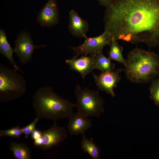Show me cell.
Wrapping results in <instances>:
<instances>
[{
    "label": "cell",
    "mask_w": 159,
    "mask_h": 159,
    "mask_svg": "<svg viewBox=\"0 0 159 159\" xmlns=\"http://www.w3.org/2000/svg\"><path fill=\"white\" fill-rule=\"evenodd\" d=\"M106 8L105 30L111 38L159 46V0H114Z\"/></svg>",
    "instance_id": "cell-1"
},
{
    "label": "cell",
    "mask_w": 159,
    "mask_h": 159,
    "mask_svg": "<svg viewBox=\"0 0 159 159\" xmlns=\"http://www.w3.org/2000/svg\"><path fill=\"white\" fill-rule=\"evenodd\" d=\"M124 70L132 82L148 83L159 75V56L155 53L136 47L128 54Z\"/></svg>",
    "instance_id": "cell-2"
},
{
    "label": "cell",
    "mask_w": 159,
    "mask_h": 159,
    "mask_svg": "<svg viewBox=\"0 0 159 159\" xmlns=\"http://www.w3.org/2000/svg\"><path fill=\"white\" fill-rule=\"evenodd\" d=\"M32 107L39 119H47L56 122L68 118L74 112L75 104L57 95L53 87H42L33 97Z\"/></svg>",
    "instance_id": "cell-3"
},
{
    "label": "cell",
    "mask_w": 159,
    "mask_h": 159,
    "mask_svg": "<svg viewBox=\"0 0 159 159\" xmlns=\"http://www.w3.org/2000/svg\"><path fill=\"white\" fill-rule=\"evenodd\" d=\"M16 69L0 64V102H6L22 96L26 90L24 76Z\"/></svg>",
    "instance_id": "cell-4"
},
{
    "label": "cell",
    "mask_w": 159,
    "mask_h": 159,
    "mask_svg": "<svg viewBox=\"0 0 159 159\" xmlns=\"http://www.w3.org/2000/svg\"><path fill=\"white\" fill-rule=\"evenodd\" d=\"M77 112L87 117H99L104 111V101L98 91L77 85L75 90Z\"/></svg>",
    "instance_id": "cell-5"
},
{
    "label": "cell",
    "mask_w": 159,
    "mask_h": 159,
    "mask_svg": "<svg viewBox=\"0 0 159 159\" xmlns=\"http://www.w3.org/2000/svg\"><path fill=\"white\" fill-rule=\"evenodd\" d=\"M85 41L81 45L76 47H70L77 57L79 55H88L96 56L104 47L108 45L110 40V34L106 30L101 34L97 37H89L87 36Z\"/></svg>",
    "instance_id": "cell-6"
},
{
    "label": "cell",
    "mask_w": 159,
    "mask_h": 159,
    "mask_svg": "<svg viewBox=\"0 0 159 159\" xmlns=\"http://www.w3.org/2000/svg\"><path fill=\"white\" fill-rule=\"evenodd\" d=\"M65 129L58 126L56 122L48 129L42 131L40 138L33 140L34 145L44 151L57 146L67 138Z\"/></svg>",
    "instance_id": "cell-7"
},
{
    "label": "cell",
    "mask_w": 159,
    "mask_h": 159,
    "mask_svg": "<svg viewBox=\"0 0 159 159\" xmlns=\"http://www.w3.org/2000/svg\"><path fill=\"white\" fill-rule=\"evenodd\" d=\"M15 42L14 52L17 55L19 61L23 65L26 64L31 60L35 49L46 46L45 45H34L30 34L24 31L21 32Z\"/></svg>",
    "instance_id": "cell-8"
},
{
    "label": "cell",
    "mask_w": 159,
    "mask_h": 159,
    "mask_svg": "<svg viewBox=\"0 0 159 159\" xmlns=\"http://www.w3.org/2000/svg\"><path fill=\"white\" fill-rule=\"evenodd\" d=\"M123 70L120 68L115 71L102 72L99 75L92 72L99 89L105 91L114 97L115 96L114 88L117 87V84L120 80L121 77L120 73Z\"/></svg>",
    "instance_id": "cell-9"
},
{
    "label": "cell",
    "mask_w": 159,
    "mask_h": 159,
    "mask_svg": "<svg viewBox=\"0 0 159 159\" xmlns=\"http://www.w3.org/2000/svg\"><path fill=\"white\" fill-rule=\"evenodd\" d=\"M59 19L57 0H48L37 17L39 24L44 27H50L54 26L58 23Z\"/></svg>",
    "instance_id": "cell-10"
},
{
    "label": "cell",
    "mask_w": 159,
    "mask_h": 159,
    "mask_svg": "<svg viewBox=\"0 0 159 159\" xmlns=\"http://www.w3.org/2000/svg\"><path fill=\"white\" fill-rule=\"evenodd\" d=\"M96 56L82 55L78 58L73 57L65 60L70 69L80 73L84 79L85 76L96 69Z\"/></svg>",
    "instance_id": "cell-11"
},
{
    "label": "cell",
    "mask_w": 159,
    "mask_h": 159,
    "mask_svg": "<svg viewBox=\"0 0 159 159\" xmlns=\"http://www.w3.org/2000/svg\"><path fill=\"white\" fill-rule=\"evenodd\" d=\"M87 117L77 112L68 118L67 127L69 133L72 135L83 134L92 126L91 120Z\"/></svg>",
    "instance_id": "cell-12"
},
{
    "label": "cell",
    "mask_w": 159,
    "mask_h": 159,
    "mask_svg": "<svg viewBox=\"0 0 159 159\" xmlns=\"http://www.w3.org/2000/svg\"><path fill=\"white\" fill-rule=\"evenodd\" d=\"M69 17L68 29L70 33L74 37L85 38L89 28L87 21L73 9L69 11Z\"/></svg>",
    "instance_id": "cell-13"
},
{
    "label": "cell",
    "mask_w": 159,
    "mask_h": 159,
    "mask_svg": "<svg viewBox=\"0 0 159 159\" xmlns=\"http://www.w3.org/2000/svg\"><path fill=\"white\" fill-rule=\"evenodd\" d=\"M14 49H13L8 42L5 32L2 29L0 30V52L5 57L10 63L14 68L20 72L24 74V72L16 64L13 57Z\"/></svg>",
    "instance_id": "cell-14"
},
{
    "label": "cell",
    "mask_w": 159,
    "mask_h": 159,
    "mask_svg": "<svg viewBox=\"0 0 159 159\" xmlns=\"http://www.w3.org/2000/svg\"><path fill=\"white\" fill-rule=\"evenodd\" d=\"M82 135L81 144L83 151L88 153L93 159H100L101 149L94 142L92 138H88L84 134Z\"/></svg>",
    "instance_id": "cell-15"
},
{
    "label": "cell",
    "mask_w": 159,
    "mask_h": 159,
    "mask_svg": "<svg viewBox=\"0 0 159 159\" xmlns=\"http://www.w3.org/2000/svg\"><path fill=\"white\" fill-rule=\"evenodd\" d=\"M108 45L110 47L108 54L109 59L111 60L117 61L126 67V61L123 56V48L119 45L117 40L111 38Z\"/></svg>",
    "instance_id": "cell-16"
},
{
    "label": "cell",
    "mask_w": 159,
    "mask_h": 159,
    "mask_svg": "<svg viewBox=\"0 0 159 159\" xmlns=\"http://www.w3.org/2000/svg\"><path fill=\"white\" fill-rule=\"evenodd\" d=\"M9 148L14 157L17 159H30L31 151L29 148L24 143L11 142Z\"/></svg>",
    "instance_id": "cell-17"
},
{
    "label": "cell",
    "mask_w": 159,
    "mask_h": 159,
    "mask_svg": "<svg viewBox=\"0 0 159 159\" xmlns=\"http://www.w3.org/2000/svg\"><path fill=\"white\" fill-rule=\"evenodd\" d=\"M95 68L101 72L114 70L115 65L111 62L109 58L105 57L103 54L102 51L98 52L95 57Z\"/></svg>",
    "instance_id": "cell-18"
},
{
    "label": "cell",
    "mask_w": 159,
    "mask_h": 159,
    "mask_svg": "<svg viewBox=\"0 0 159 159\" xmlns=\"http://www.w3.org/2000/svg\"><path fill=\"white\" fill-rule=\"evenodd\" d=\"M149 89L150 99L159 107V77L152 81Z\"/></svg>",
    "instance_id": "cell-19"
},
{
    "label": "cell",
    "mask_w": 159,
    "mask_h": 159,
    "mask_svg": "<svg viewBox=\"0 0 159 159\" xmlns=\"http://www.w3.org/2000/svg\"><path fill=\"white\" fill-rule=\"evenodd\" d=\"M23 134L21 128L18 125L5 130H0V137L6 136L12 138H19Z\"/></svg>",
    "instance_id": "cell-20"
},
{
    "label": "cell",
    "mask_w": 159,
    "mask_h": 159,
    "mask_svg": "<svg viewBox=\"0 0 159 159\" xmlns=\"http://www.w3.org/2000/svg\"><path fill=\"white\" fill-rule=\"evenodd\" d=\"M39 120L38 118L36 117L30 124L21 128L23 134L24 135L25 138H28L32 131L35 129L37 124Z\"/></svg>",
    "instance_id": "cell-21"
},
{
    "label": "cell",
    "mask_w": 159,
    "mask_h": 159,
    "mask_svg": "<svg viewBox=\"0 0 159 159\" xmlns=\"http://www.w3.org/2000/svg\"><path fill=\"white\" fill-rule=\"evenodd\" d=\"M41 134L42 131L35 129L31 134V138L33 140H34L40 138L41 136Z\"/></svg>",
    "instance_id": "cell-22"
},
{
    "label": "cell",
    "mask_w": 159,
    "mask_h": 159,
    "mask_svg": "<svg viewBox=\"0 0 159 159\" xmlns=\"http://www.w3.org/2000/svg\"><path fill=\"white\" fill-rule=\"evenodd\" d=\"M99 4L102 6L107 8L109 6L114 0H96Z\"/></svg>",
    "instance_id": "cell-23"
},
{
    "label": "cell",
    "mask_w": 159,
    "mask_h": 159,
    "mask_svg": "<svg viewBox=\"0 0 159 159\" xmlns=\"http://www.w3.org/2000/svg\"></svg>",
    "instance_id": "cell-24"
}]
</instances>
